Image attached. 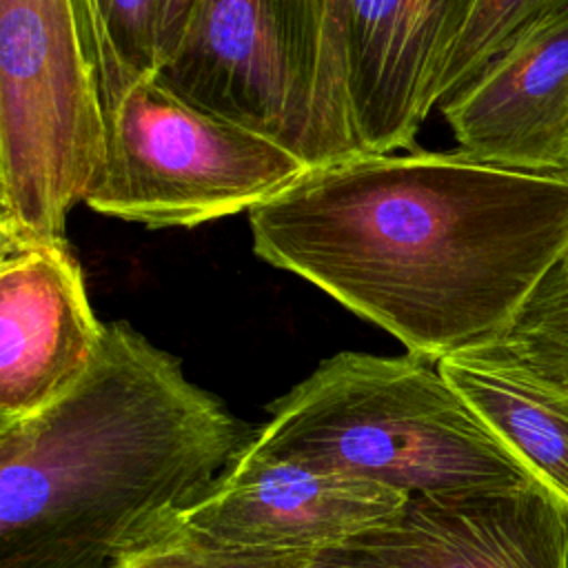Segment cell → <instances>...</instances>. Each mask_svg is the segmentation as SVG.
Returning <instances> with one entry per match:
<instances>
[{
    "label": "cell",
    "mask_w": 568,
    "mask_h": 568,
    "mask_svg": "<svg viewBox=\"0 0 568 568\" xmlns=\"http://www.w3.org/2000/svg\"><path fill=\"white\" fill-rule=\"evenodd\" d=\"M253 251L439 362L499 339L568 246V173L353 153L248 211Z\"/></svg>",
    "instance_id": "6da1fadb"
},
{
    "label": "cell",
    "mask_w": 568,
    "mask_h": 568,
    "mask_svg": "<svg viewBox=\"0 0 568 568\" xmlns=\"http://www.w3.org/2000/svg\"><path fill=\"white\" fill-rule=\"evenodd\" d=\"M255 430L126 322L87 373L0 424V568H122L164 544Z\"/></svg>",
    "instance_id": "7a4b0ae2"
},
{
    "label": "cell",
    "mask_w": 568,
    "mask_h": 568,
    "mask_svg": "<svg viewBox=\"0 0 568 568\" xmlns=\"http://www.w3.org/2000/svg\"><path fill=\"white\" fill-rule=\"evenodd\" d=\"M246 450L406 497L539 484L437 362L342 351L271 406Z\"/></svg>",
    "instance_id": "3957f363"
},
{
    "label": "cell",
    "mask_w": 568,
    "mask_h": 568,
    "mask_svg": "<svg viewBox=\"0 0 568 568\" xmlns=\"http://www.w3.org/2000/svg\"><path fill=\"white\" fill-rule=\"evenodd\" d=\"M160 75L308 166L357 153L344 80V0H195Z\"/></svg>",
    "instance_id": "277c9868"
},
{
    "label": "cell",
    "mask_w": 568,
    "mask_h": 568,
    "mask_svg": "<svg viewBox=\"0 0 568 568\" xmlns=\"http://www.w3.org/2000/svg\"><path fill=\"white\" fill-rule=\"evenodd\" d=\"M306 169L288 146L193 104L151 71L106 106L104 158L82 204L146 229H195L253 211Z\"/></svg>",
    "instance_id": "5b68a950"
},
{
    "label": "cell",
    "mask_w": 568,
    "mask_h": 568,
    "mask_svg": "<svg viewBox=\"0 0 568 568\" xmlns=\"http://www.w3.org/2000/svg\"><path fill=\"white\" fill-rule=\"evenodd\" d=\"M104 142L75 0H0V231L64 237Z\"/></svg>",
    "instance_id": "8992f818"
},
{
    "label": "cell",
    "mask_w": 568,
    "mask_h": 568,
    "mask_svg": "<svg viewBox=\"0 0 568 568\" xmlns=\"http://www.w3.org/2000/svg\"><path fill=\"white\" fill-rule=\"evenodd\" d=\"M406 499L375 481L253 455L244 446L164 544L226 552L328 550L388 521Z\"/></svg>",
    "instance_id": "52a82bcc"
},
{
    "label": "cell",
    "mask_w": 568,
    "mask_h": 568,
    "mask_svg": "<svg viewBox=\"0 0 568 568\" xmlns=\"http://www.w3.org/2000/svg\"><path fill=\"white\" fill-rule=\"evenodd\" d=\"M102 335L67 240L0 231V424L62 397Z\"/></svg>",
    "instance_id": "ba28073f"
},
{
    "label": "cell",
    "mask_w": 568,
    "mask_h": 568,
    "mask_svg": "<svg viewBox=\"0 0 568 568\" xmlns=\"http://www.w3.org/2000/svg\"><path fill=\"white\" fill-rule=\"evenodd\" d=\"M337 550L364 568H568V508L541 484L415 495Z\"/></svg>",
    "instance_id": "9c48e42d"
},
{
    "label": "cell",
    "mask_w": 568,
    "mask_h": 568,
    "mask_svg": "<svg viewBox=\"0 0 568 568\" xmlns=\"http://www.w3.org/2000/svg\"><path fill=\"white\" fill-rule=\"evenodd\" d=\"M477 0H344V80L357 153L410 151Z\"/></svg>",
    "instance_id": "30bf717a"
},
{
    "label": "cell",
    "mask_w": 568,
    "mask_h": 568,
    "mask_svg": "<svg viewBox=\"0 0 568 568\" xmlns=\"http://www.w3.org/2000/svg\"><path fill=\"white\" fill-rule=\"evenodd\" d=\"M437 109L470 158L568 173V0L519 31Z\"/></svg>",
    "instance_id": "8fae6325"
},
{
    "label": "cell",
    "mask_w": 568,
    "mask_h": 568,
    "mask_svg": "<svg viewBox=\"0 0 568 568\" xmlns=\"http://www.w3.org/2000/svg\"><path fill=\"white\" fill-rule=\"evenodd\" d=\"M490 430L568 508V388L490 342L437 362Z\"/></svg>",
    "instance_id": "7c38bea8"
},
{
    "label": "cell",
    "mask_w": 568,
    "mask_h": 568,
    "mask_svg": "<svg viewBox=\"0 0 568 568\" xmlns=\"http://www.w3.org/2000/svg\"><path fill=\"white\" fill-rule=\"evenodd\" d=\"M104 111L140 75L158 71L155 0H75Z\"/></svg>",
    "instance_id": "4fadbf2b"
},
{
    "label": "cell",
    "mask_w": 568,
    "mask_h": 568,
    "mask_svg": "<svg viewBox=\"0 0 568 568\" xmlns=\"http://www.w3.org/2000/svg\"><path fill=\"white\" fill-rule=\"evenodd\" d=\"M495 344L568 388V246Z\"/></svg>",
    "instance_id": "5bb4252c"
},
{
    "label": "cell",
    "mask_w": 568,
    "mask_h": 568,
    "mask_svg": "<svg viewBox=\"0 0 568 568\" xmlns=\"http://www.w3.org/2000/svg\"><path fill=\"white\" fill-rule=\"evenodd\" d=\"M561 0H477L437 82V106L481 71L519 31Z\"/></svg>",
    "instance_id": "9a60e30c"
},
{
    "label": "cell",
    "mask_w": 568,
    "mask_h": 568,
    "mask_svg": "<svg viewBox=\"0 0 568 568\" xmlns=\"http://www.w3.org/2000/svg\"><path fill=\"white\" fill-rule=\"evenodd\" d=\"M173 548L191 568H364L344 557L337 548L297 550V552H226L202 550L180 544H162Z\"/></svg>",
    "instance_id": "2e32d148"
},
{
    "label": "cell",
    "mask_w": 568,
    "mask_h": 568,
    "mask_svg": "<svg viewBox=\"0 0 568 568\" xmlns=\"http://www.w3.org/2000/svg\"><path fill=\"white\" fill-rule=\"evenodd\" d=\"M195 0H155V40H158V69L171 55L184 33Z\"/></svg>",
    "instance_id": "e0dca14e"
},
{
    "label": "cell",
    "mask_w": 568,
    "mask_h": 568,
    "mask_svg": "<svg viewBox=\"0 0 568 568\" xmlns=\"http://www.w3.org/2000/svg\"><path fill=\"white\" fill-rule=\"evenodd\" d=\"M122 568H191L173 548L158 546L126 561Z\"/></svg>",
    "instance_id": "ac0fdd59"
}]
</instances>
